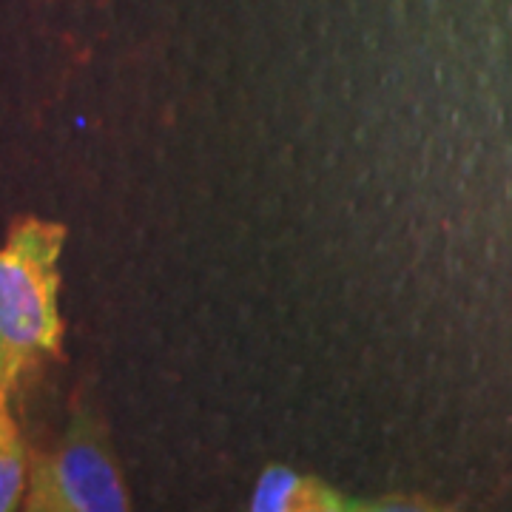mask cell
Returning a JSON list of instances; mask_svg holds the SVG:
<instances>
[{
  "label": "cell",
  "instance_id": "cell-4",
  "mask_svg": "<svg viewBox=\"0 0 512 512\" xmlns=\"http://www.w3.org/2000/svg\"><path fill=\"white\" fill-rule=\"evenodd\" d=\"M26 481V450L9 413V390L0 387V512L18 507Z\"/></svg>",
  "mask_w": 512,
  "mask_h": 512
},
{
  "label": "cell",
  "instance_id": "cell-1",
  "mask_svg": "<svg viewBox=\"0 0 512 512\" xmlns=\"http://www.w3.org/2000/svg\"><path fill=\"white\" fill-rule=\"evenodd\" d=\"M66 231L55 222L23 220L0 248V387L60 345V274L57 259Z\"/></svg>",
  "mask_w": 512,
  "mask_h": 512
},
{
  "label": "cell",
  "instance_id": "cell-3",
  "mask_svg": "<svg viewBox=\"0 0 512 512\" xmlns=\"http://www.w3.org/2000/svg\"><path fill=\"white\" fill-rule=\"evenodd\" d=\"M251 510L256 512H305V510H336L333 495L316 481L296 476L285 467H274L259 476Z\"/></svg>",
  "mask_w": 512,
  "mask_h": 512
},
{
  "label": "cell",
  "instance_id": "cell-2",
  "mask_svg": "<svg viewBox=\"0 0 512 512\" xmlns=\"http://www.w3.org/2000/svg\"><path fill=\"white\" fill-rule=\"evenodd\" d=\"M29 510L117 512L128 498L109 453L89 436L72 433L55 456L43 458L29 478Z\"/></svg>",
  "mask_w": 512,
  "mask_h": 512
}]
</instances>
